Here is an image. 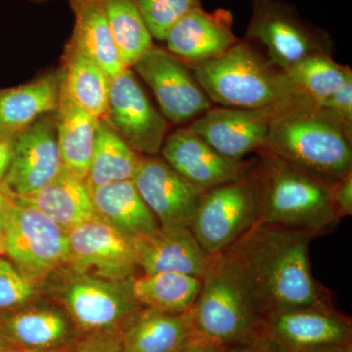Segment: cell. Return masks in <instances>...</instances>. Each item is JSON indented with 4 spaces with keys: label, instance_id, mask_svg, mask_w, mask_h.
<instances>
[{
    "label": "cell",
    "instance_id": "cell-1",
    "mask_svg": "<svg viewBox=\"0 0 352 352\" xmlns=\"http://www.w3.org/2000/svg\"><path fill=\"white\" fill-rule=\"evenodd\" d=\"M311 234L258 222L224 252L235 264L263 317L327 302L311 272Z\"/></svg>",
    "mask_w": 352,
    "mask_h": 352
},
{
    "label": "cell",
    "instance_id": "cell-2",
    "mask_svg": "<svg viewBox=\"0 0 352 352\" xmlns=\"http://www.w3.org/2000/svg\"><path fill=\"white\" fill-rule=\"evenodd\" d=\"M261 150L332 186L352 173V136L310 98L274 120Z\"/></svg>",
    "mask_w": 352,
    "mask_h": 352
},
{
    "label": "cell",
    "instance_id": "cell-3",
    "mask_svg": "<svg viewBox=\"0 0 352 352\" xmlns=\"http://www.w3.org/2000/svg\"><path fill=\"white\" fill-rule=\"evenodd\" d=\"M254 160L258 186V222L320 235L340 221L332 185L261 150Z\"/></svg>",
    "mask_w": 352,
    "mask_h": 352
},
{
    "label": "cell",
    "instance_id": "cell-4",
    "mask_svg": "<svg viewBox=\"0 0 352 352\" xmlns=\"http://www.w3.org/2000/svg\"><path fill=\"white\" fill-rule=\"evenodd\" d=\"M186 65L210 100L221 107H265L305 95L247 39L217 59Z\"/></svg>",
    "mask_w": 352,
    "mask_h": 352
},
{
    "label": "cell",
    "instance_id": "cell-5",
    "mask_svg": "<svg viewBox=\"0 0 352 352\" xmlns=\"http://www.w3.org/2000/svg\"><path fill=\"white\" fill-rule=\"evenodd\" d=\"M190 314L196 333L226 347L263 333V315L239 270L224 252L214 254L201 278V291Z\"/></svg>",
    "mask_w": 352,
    "mask_h": 352
},
{
    "label": "cell",
    "instance_id": "cell-6",
    "mask_svg": "<svg viewBox=\"0 0 352 352\" xmlns=\"http://www.w3.org/2000/svg\"><path fill=\"white\" fill-rule=\"evenodd\" d=\"M131 278L103 279L64 265L48 277L41 289H47L80 335L122 333L141 307L132 296Z\"/></svg>",
    "mask_w": 352,
    "mask_h": 352
},
{
    "label": "cell",
    "instance_id": "cell-7",
    "mask_svg": "<svg viewBox=\"0 0 352 352\" xmlns=\"http://www.w3.org/2000/svg\"><path fill=\"white\" fill-rule=\"evenodd\" d=\"M4 189L6 256L41 289L51 274L66 265L68 235L36 208Z\"/></svg>",
    "mask_w": 352,
    "mask_h": 352
},
{
    "label": "cell",
    "instance_id": "cell-8",
    "mask_svg": "<svg viewBox=\"0 0 352 352\" xmlns=\"http://www.w3.org/2000/svg\"><path fill=\"white\" fill-rule=\"evenodd\" d=\"M258 182L252 168L244 177L206 191L190 229L203 249L214 256L258 223Z\"/></svg>",
    "mask_w": 352,
    "mask_h": 352
},
{
    "label": "cell",
    "instance_id": "cell-9",
    "mask_svg": "<svg viewBox=\"0 0 352 352\" xmlns=\"http://www.w3.org/2000/svg\"><path fill=\"white\" fill-rule=\"evenodd\" d=\"M245 38L263 45L268 59L284 72L310 55H331L333 47L327 32L305 22L281 0H252Z\"/></svg>",
    "mask_w": 352,
    "mask_h": 352
},
{
    "label": "cell",
    "instance_id": "cell-10",
    "mask_svg": "<svg viewBox=\"0 0 352 352\" xmlns=\"http://www.w3.org/2000/svg\"><path fill=\"white\" fill-rule=\"evenodd\" d=\"M307 98L300 95L261 108H212L188 126L220 154L242 161L263 149L275 120Z\"/></svg>",
    "mask_w": 352,
    "mask_h": 352
},
{
    "label": "cell",
    "instance_id": "cell-11",
    "mask_svg": "<svg viewBox=\"0 0 352 352\" xmlns=\"http://www.w3.org/2000/svg\"><path fill=\"white\" fill-rule=\"evenodd\" d=\"M132 68L151 88L164 117L175 124L194 122L214 108L191 69L168 50L153 44Z\"/></svg>",
    "mask_w": 352,
    "mask_h": 352
},
{
    "label": "cell",
    "instance_id": "cell-12",
    "mask_svg": "<svg viewBox=\"0 0 352 352\" xmlns=\"http://www.w3.org/2000/svg\"><path fill=\"white\" fill-rule=\"evenodd\" d=\"M68 235V259L72 270L108 280H126L138 275L133 239L97 215L76 226Z\"/></svg>",
    "mask_w": 352,
    "mask_h": 352
},
{
    "label": "cell",
    "instance_id": "cell-13",
    "mask_svg": "<svg viewBox=\"0 0 352 352\" xmlns=\"http://www.w3.org/2000/svg\"><path fill=\"white\" fill-rule=\"evenodd\" d=\"M105 118L138 154L155 157L161 153L168 122L152 105L131 69L111 78Z\"/></svg>",
    "mask_w": 352,
    "mask_h": 352
},
{
    "label": "cell",
    "instance_id": "cell-14",
    "mask_svg": "<svg viewBox=\"0 0 352 352\" xmlns=\"http://www.w3.org/2000/svg\"><path fill=\"white\" fill-rule=\"evenodd\" d=\"M263 333L288 352L351 344L349 317L327 302L270 312L263 317Z\"/></svg>",
    "mask_w": 352,
    "mask_h": 352
},
{
    "label": "cell",
    "instance_id": "cell-15",
    "mask_svg": "<svg viewBox=\"0 0 352 352\" xmlns=\"http://www.w3.org/2000/svg\"><path fill=\"white\" fill-rule=\"evenodd\" d=\"M63 170L55 112L46 113L16 135L10 168L2 184L16 196L43 188Z\"/></svg>",
    "mask_w": 352,
    "mask_h": 352
},
{
    "label": "cell",
    "instance_id": "cell-16",
    "mask_svg": "<svg viewBox=\"0 0 352 352\" xmlns=\"http://www.w3.org/2000/svg\"><path fill=\"white\" fill-rule=\"evenodd\" d=\"M132 182L160 226L190 228L205 192L156 157H141Z\"/></svg>",
    "mask_w": 352,
    "mask_h": 352
},
{
    "label": "cell",
    "instance_id": "cell-17",
    "mask_svg": "<svg viewBox=\"0 0 352 352\" xmlns=\"http://www.w3.org/2000/svg\"><path fill=\"white\" fill-rule=\"evenodd\" d=\"M161 153L176 173L204 192L244 177L254 163L223 156L189 126L166 136Z\"/></svg>",
    "mask_w": 352,
    "mask_h": 352
},
{
    "label": "cell",
    "instance_id": "cell-18",
    "mask_svg": "<svg viewBox=\"0 0 352 352\" xmlns=\"http://www.w3.org/2000/svg\"><path fill=\"white\" fill-rule=\"evenodd\" d=\"M0 329L24 352H64L80 335L63 308L36 300L0 314Z\"/></svg>",
    "mask_w": 352,
    "mask_h": 352
},
{
    "label": "cell",
    "instance_id": "cell-19",
    "mask_svg": "<svg viewBox=\"0 0 352 352\" xmlns=\"http://www.w3.org/2000/svg\"><path fill=\"white\" fill-rule=\"evenodd\" d=\"M238 41L230 11L219 8L208 12L201 6L185 14L164 38L171 54L186 64L221 57Z\"/></svg>",
    "mask_w": 352,
    "mask_h": 352
},
{
    "label": "cell",
    "instance_id": "cell-20",
    "mask_svg": "<svg viewBox=\"0 0 352 352\" xmlns=\"http://www.w3.org/2000/svg\"><path fill=\"white\" fill-rule=\"evenodd\" d=\"M143 274L176 272L201 279L214 256L208 254L188 227H161L133 239Z\"/></svg>",
    "mask_w": 352,
    "mask_h": 352
},
{
    "label": "cell",
    "instance_id": "cell-21",
    "mask_svg": "<svg viewBox=\"0 0 352 352\" xmlns=\"http://www.w3.org/2000/svg\"><path fill=\"white\" fill-rule=\"evenodd\" d=\"M196 335L190 310L171 314L139 308L122 333L124 352H175Z\"/></svg>",
    "mask_w": 352,
    "mask_h": 352
},
{
    "label": "cell",
    "instance_id": "cell-22",
    "mask_svg": "<svg viewBox=\"0 0 352 352\" xmlns=\"http://www.w3.org/2000/svg\"><path fill=\"white\" fill-rule=\"evenodd\" d=\"M16 197L36 208L66 233L97 217L87 182L64 168L43 188Z\"/></svg>",
    "mask_w": 352,
    "mask_h": 352
},
{
    "label": "cell",
    "instance_id": "cell-23",
    "mask_svg": "<svg viewBox=\"0 0 352 352\" xmlns=\"http://www.w3.org/2000/svg\"><path fill=\"white\" fill-rule=\"evenodd\" d=\"M89 190L96 214L131 239L159 228V222L132 179Z\"/></svg>",
    "mask_w": 352,
    "mask_h": 352
},
{
    "label": "cell",
    "instance_id": "cell-24",
    "mask_svg": "<svg viewBox=\"0 0 352 352\" xmlns=\"http://www.w3.org/2000/svg\"><path fill=\"white\" fill-rule=\"evenodd\" d=\"M59 73H50L19 87L0 90V132L17 135L46 113L56 111Z\"/></svg>",
    "mask_w": 352,
    "mask_h": 352
},
{
    "label": "cell",
    "instance_id": "cell-25",
    "mask_svg": "<svg viewBox=\"0 0 352 352\" xmlns=\"http://www.w3.org/2000/svg\"><path fill=\"white\" fill-rule=\"evenodd\" d=\"M59 73L60 90L96 119L106 116L111 78L90 58L68 43Z\"/></svg>",
    "mask_w": 352,
    "mask_h": 352
},
{
    "label": "cell",
    "instance_id": "cell-26",
    "mask_svg": "<svg viewBox=\"0 0 352 352\" xmlns=\"http://www.w3.org/2000/svg\"><path fill=\"white\" fill-rule=\"evenodd\" d=\"M75 15L69 43L90 58L109 78L127 69L122 64L101 1L69 0Z\"/></svg>",
    "mask_w": 352,
    "mask_h": 352
},
{
    "label": "cell",
    "instance_id": "cell-27",
    "mask_svg": "<svg viewBox=\"0 0 352 352\" xmlns=\"http://www.w3.org/2000/svg\"><path fill=\"white\" fill-rule=\"evenodd\" d=\"M55 120L63 168L85 182L94 153L98 119L78 107L60 90Z\"/></svg>",
    "mask_w": 352,
    "mask_h": 352
},
{
    "label": "cell",
    "instance_id": "cell-28",
    "mask_svg": "<svg viewBox=\"0 0 352 352\" xmlns=\"http://www.w3.org/2000/svg\"><path fill=\"white\" fill-rule=\"evenodd\" d=\"M141 157L120 138L105 117L98 119L94 153L85 179L88 188L132 179Z\"/></svg>",
    "mask_w": 352,
    "mask_h": 352
},
{
    "label": "cell",
    "instance_id": "cell-29",
    "mask_svg": "<svg viewBox=\"0 0 352 352\" xmlns=\"http://www.w3.org/2000/svg\"><path fill=\"white\" fill-rule=\"evenodd\" d=\"M131 287L134 300L141 307L185 314L198 298L201 279L176 272L141 273L131 278Z\"/></svg>",
    "mask_w": 352,
    "mask_h": 352
},
{
    "label": "cell",
    "instance_id": "cell-30",
    "mask_svg": "<svg viewBox=\"0 0 352 352\" xmlns=\"http://www.w3.org/2000/svg\"><path fill=\"white\" fill-rule=\"evenodd\" d=\"M122 64L131 69L153 46V36L135 0H102Z\"/></svg>",
    "mask_w": 352,
    "mask_h": 352
},
{
    "label": "cell",
    "instance_id": "cell-31",
    "mask_svg": "<svg viewBox=\"0 0 352 352\" xmlns=\"http://www.w3.org/2000/svg\"><path fill=\"white\" fill-rule=\"evenodd\" d=\"M292 82L316 104L352 80L349 67L337 63L328 54L310 55L303 58L286 72Z\"/></svg>",
    "mask_w": 352,
    "mask_h": 352
},
{
    "label": "cell",
    "instance_id": "cell-32",
    "mask_svg": "<svg viewBox=\"0 0 352 352\" xmlns=\"http://www.w3.org/2000/svg\"><path fill=\"white\" fill-rule=\"evenodd\" d=\"M152 36L164 41L170 28L185 14L201 6V0H135Z\"/></svg>",
    "mask_w": 352,
    "mask_h": 352
},
{
    "label": "cell",
    "instance_id": "cell-33",
    "mask_svg": "<svg viewBox=\"0 0 352 352\" xmlns=\"http://www.w3.org/2000/svg\"><path fill=\"white\" fill-rule=\"evenodd\" d=\"M39 289L4 256H0V314L34 302Z\"/></svg>",
    "mask_w": 352,
    "mask_h": 352
},
{
    "label": "cell",
    "instance_id": "cell-34",
    "mask_svg": "<svg viewBox=\"0 0 352 352\" xmlns=\"http://www.w3.org/2000/svg\"><path fill=\"white\" fill-rule=\"evenodd\" d=\"M317 105L337 120L347 134L352 136V80Z\"/></svg>",
    "mask_w": 352,
    "mask_h": 352
},
{
    "label": "cell",
    "instance_id": "cell-35",
    "mask_svg": "<svg viewBox=\"0 0 352 352\" xmlns=\"http://www.w3.org/2000/svg\"><path fill=\"white\" fill-rule=\"evenodd\" d=\"M65 352H124L122 333L80 335Z\"/></svg>",
    "mask_w": 352,
    "mask_h": 352
},
{
    "label": "cell",
    "instance_id": "cell-36",
    "mask_svg": "<svg viewBox=\"0 0 352 352\" xmlns=\"http://www.w3.org/2000/svg\"><path fill=\"white\" fill-rule=\"evenodd\" d=\"M333 201L340 219L352 214V173L333 185Z\"/></svg>",
    "mask_w": 352,
    "mask_h": 352
},
{
    "label": "cell",
    "instance_id": "cell-37",
    "mask_svg": "<svg viewBox=\"0 0 352 352\" xmlns=\"http://www.w3.org/2000/svg\"><path fill=\"white\" fill-rule=\"evenodd\" d=\"M224 352H288L261 333L254 339L227 346Z\"/></svg>",
    "mask_w": 352,
    "mask_h": 352
},
{
    "label": "cell",
    "instance_id": "cell-38",
    "mask_svg": "<svg viewBox=\"0 0 352 352\" xmlns=\"http://www.w3.org/2000/svg\"><path fill=\"white\" fill-rule=\"evenodd\" d=\"M226 349L219 342L196 333L175 352H224Z\"/></svg>",
    "mask_w": 352,
    "mask_h": 352
},
{
    "label": "cell",
    "instance_id": "cell-39",
    "mask_svg": "<svg viewBox=\"0 0 352 352\" xmlns=\"http://www.w3.org/2000/svg\"><path fill=\"white\" fill-rule=\"evenodd\" d=\"M16 135L0 132V183L3 182L12 162Z\"/></svg>",
    "mask_w": 352,
    "mask_h": 352
},
{
    "label": "cell",
    "instance_id": "cell-40",
    "mask_svg": "<svg viewBox=\"0 0 352 352\" xmlns=\"http://www.w3.org/2000/svg\"><path fill=\"white\" fill-rule=\"evenodd\" d=\"M302 352H352L351 344H340V346H329L317 347Z\"/></svg>",
    "mask_w": 352,
    "mask_h": 352
},
{
    "label": "cell",
    "instance_id": "cell-41",
    "mask_svg": "<svg viewBox=\"0 0 352 352\" xmlns=\"http://www.w3.org/2000/svg\"><path fill=\"white\" fill-rule=\"evenodd\" d=\"M0 352H24L9 340L0 329Z\"/></svg>",
    "mask_w": 352,
    "mask_h": 352
},
{
    "label": "cell",
    "instance_id": "cell-42",
    "mask_svg": "<svg viewBox=\"0 0 352 352\" xmlns=\"http://www.w3.org/2000/svg\"><path fill=\"white\" fill-rule=\"evenodd\" d=\"M6 192L2 183H0V222H2V217H3L4 206H6Z\"/></svg>",
    "mask_w": 352,
    "mask_h": 352
},
{
    "label": "cell",
    "instance_id": "cell-43",
    "mask_svg": "<svg viewBox=\"0 0 352 352\" xmlns=\"http://www.w3.org/2000/svg\"><path fill=\"white\" fill-rule=\"evenodd\" d=\"M0 256H6V239H4V229L2 222H0Z\"/></svg>",
    "mask_w": 352,
    "mask_h": 352
},
{
    "label": "cell",
    "instance_id": "cell-44",
    "mask_svg": "<svg viewBox=\"0 0 352 352\" xmlns=\"http://www.w3.org/2000/svg\"><path fill=\"white\" fill-rule=\"evenodd\" d=\"M31 1L43 2L47 1V0H31ZM87 1H102V0H87Z\"/></svg>",
    "mask_w": 352,
    "mask_h": 352
},
{
    "label": "cell",
    "instance_id": "cell-45",
    "mask_svg": "<svg viewBox=\"0 0 352 352\" xmlns=\"http://www.w3.org/2000/svg\"><path fill=\"white\" fill-rule=\"evenodd\" d=\"M65 351H64V352H65Z\"/></svg>",
    "mask_w": 352,
    "mask_h": 352
}]
</instances>
